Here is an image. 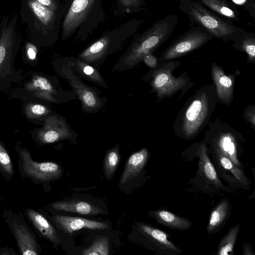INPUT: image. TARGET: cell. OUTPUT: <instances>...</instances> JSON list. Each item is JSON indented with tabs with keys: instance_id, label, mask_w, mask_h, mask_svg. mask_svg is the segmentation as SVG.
<instances>
[{
	"instance_id": "6da1fadb",
	"label": "cell",
	"mask_w": 255,
	"mask_h": 255,
	"mask_svg": "<svg viewBox=\"0 0 255 255\" xmlns=\"http://www.w3.org/2000/svg\"><path fill=\"white\" fill-rule=\"evenodd\" d=\"M217 102L214 85L202 86L177 114L173 125L174 134L186 140L196 137L210 121Z\"/></svg>"
},
{
	"instance_id": "7a4b0ae2",
	"label": "cell",
	"mask_w": 255,
	"mask_h": 255,
	"mask_svg": "<svg viewBox=\"0 0 255 255\" xmlns=\"http://www.w3.org/2000/svg\"><path fill=\"white\" fill-rule=\"evenodd\" d=\"M178 23V18L174 14H168L153 23L137 37L123 57L122 66L133 67L142 61L145 55L153 53L168 39Z\"/></svg>"
},
{
	"instance_id": "3957f363",
	"label": "cell",
	"mask_w": 255,
	"mask_h": 255,
	"mask_svg": "<svg viewBox=\"0 0 255 255\" xmlns=\"http://www.w3.org/2000/svg\"><path fill=\"white\" fill-rule=\"evenodd\" d=\"M179 8L190 21L205 29L213 37L223 41H234L245 30L211 11L198 0H180Z\"/></svg>"
},
{
	"instance_id": "277c9868",
	"label": "cell",
	"mask_w": 255,
	"mask_h": 255,
	"mask_svg": "<svg viewBox=\"0 0 255 255\" xmlns=\"http://www.w3.org/2000/svg\"><path fill=\"white\" fill-rule=\"evenodd\" d=\"M181 64L179 61L174 60L159 62L155 68H150L147 73L146 79L156 93L157 103L172 97L179 91L181 94L177 100H180L193 87L194 83L187 71L178 77L173 76V71Z\"/></svg>"
},
{
	"instance_id": "5b68a950",
	"label": "cell",
	"mask_w": 255,
	"mask_h": 255,
	"mask_svg": "<svg viewBox=\"0 0 255 255\" xmlns=\"http://www.w3.org/2000/svg\"><path fill=\"white\" fill-rule=\"evenodd\" d=\"M16 16L9 21L3 17L0 29V92L6 90L21 78L20 71H16L14 63L20 43L16 30Z\"/></svg>"
},
{
	"instance_id": "8992f818",
	"label": "cell",
	"mask_w": 255,
	"mask_h": 255,
	"mask_svg": "<svg viewBox=\"0 0 255 255\" xmlns=\"http://www.w3.org/2000/svg\"><path fill=\"white\" fill-rule=\"evenodd\" d=\"M204 141L210 147L229 158L234 164L243 168L239 155L245 142L243 135L226 122L218 118L209 121Z\"/></svg>"
},
{
	"instance_id": "52a82bcc",
	"label": "cell",
	"mask_w": 255,
	"mask_h": 255,
	"mask_svg": "<svg viewBox=\"0 0 255 255\" xmlns=\"http://www.w3.org/2000/svg\"><path fill=\"white\" fill-rule=\"evenodd\" d=\"M15 150L18 155V171L23 179H29L36 185H44L62 176L63 169L59 164L34 160L30 151L20 141L16 142Z\"/></svg>"
},
{
	"instance_id": "ba28073f",
	"label": "cell",
	"mask_w": 255,
	"mask_h": 255,
	"mask_svg": "<svg viewBox=\"0 0 255 255\" xmlns=\"http://www.w3.org/2000/svg\"><path fill=\"white\" fill-rule=\"evenodd\" d=\"M2 216L15 239L20 254L38 255L41 250L34 232L20 212L4 209Z\"/></svg>"
},
{
	"instance_id": "9c48e42d",
	"label": "cell",
	"mask_w": 255,
	"mask_h": 255,
	"mask_svg": "<svg viewBox=\"0 0 255 255\" xmlns=\"http://www.w3.org/2000/svg\"><path fill=\"white\" fill-rule=\"evenodd\" d=\"M213 36L199 26L193 27L174 40L161 55L158 62L173 60L188 54L211 40Z\"/></svg>"
},
{
	"instance_id": "30bf717a",
	"label": "cell",
	"mask_w": 255,
	"mask_h": 255,
	"mask_svg": "<svg viewBox=\"0 0 255 255\" xmlns=\"http://www.w3.org/2000/svg\"><path fill=\"white\" fill-rule=\"evenodd\" d=\"M71 136L68 126L61 118L48 115L45 119L43 127L32 135V138L37 144L43 145L69 138Z\"/></svg>"
},
{
	"instance_id": "8fae6325",
	"label": "cell",
	"mask_w": 255,
	"mask_h": 255,
	"mask_svg": "<svg viewBox=\"0 0 255 255\" xmlns=\"http://www.w3.org/2000/svg\"><path fill=\"white\" fill-rule=\"evenodd\" d=\"M239 70L227 74L221 67L215 62L211 65V76L215 87L217 102L226 106L231 104L234 99L236 76Z\"/></svg>"
},
{
	"instance_id": "7c38bea8",
	"label": "cell",
	"mask_w": 255,
	"mask_h": 255,
	"mask_svg": "<svg viewBox=\"0 0 255 255\" xmlns=\"http://www.w3.org/2000/svg\"><path fill=\"white\" fill-rule=\"evenodd\" d=\"M95 0H74L62 24V37L70 36L86 20Z\"/></svg>"
},
{
	"instance_id": "4fadbf2b",
	"label": "cell",
	"mask_w": 255,
	"mask_h": 255,
	"mask_svg": "<svg viewBox=\"0 0 255 255\" xmlns=\"http://www.w3.org/2000/svg\"><path fill=\"white\" fill-rule=\"evenodd\" d=\"M51 219L57 228L67 234L82 229L105 230L109 228L108 225L106 223L80 217L55 215Z\"/></svg>"
},
{
	"instance_id": "5bb4252c",
	"label": "cell",
	"mask_w": 255,
	"mask_h": 255,
	"mask_svg": "<svg viewBox=\"0 0 255 255\" xmlns=\"http://www.w3.org/2000/svg\"><path fill=\"white\" fill-rule=\"evenodd\" d=\"M66 76L71 86L77 94L83 110L87 112H94L102 107L103 102L94 90L72 73H66Z\"/></svg>"
},
{
	"instance_id": "9a60e30c",
	"label": "cell",
	"mask_w": 255,
	"mask_h": 255,
	"mask_svg": "<svg viewBox=\"0 0 255 255\" xmlns=\"http://www.w3.org/2000/svg\"><path fill=\"white\" fill-rule=\"evenodd\" d=\"M24 89L34 97L56 103L57 95L49 79L40 74H34L24 86Z\"/></svg>"
},
{
	"instance_id": "2e32d148",
	"label": "cell",
	"mask_w": 255,
	"mask_h": 255,
	"mask_svg": "<svg viewBox=\"0 0 255 255\" xmlns=\"http://www.w3.org/2000/svg\"><path fill=\"white\" fill-rule=\"evenodd\" d=\"M24 216L32 225L36 232L53 245L60 243V237L51 223L40 212L31 208H26Z\"/></svg>"
},
{
	"instance_id": "e0dca14e",
	"label": "cell",
	"mask_w": 255,
	"mask_h": 255,
	"mask_svg": "<svg viewBox=\"0 0 255 255\" xmlns=\"http://www.w3.org/2000/svg\"><path fill=\"white\" fill-rule=\"evenodd\" d=\"M192 146L195 149V153L199 157V167L207 181L222 190H227L218 177L215 167L211 162L208 154L209 148L204 140L195 143Z\"/></svg>"
},
{
	"instance_id": "ac0fdd59",
	"label": "cell",
	"mask_w": 255,
	"mask_h": 255,
	"mask_svg": "<svg viewBox=\"0 0 255 255\" xmlns=\"http://www.w3.org/2000/svg\"><path fill=\"white\" fill-rule=\"evenodd\" d=\"M140 231L161 250L166 253L180 254L182 250L177 247L168 238V235L164 231L144 223H138Z\"/></svg>"
},
{
	"instance_id": "d6986e66",
	"label": "cell",
	"mask_w": 255,
	"mask_h": 255,
	"mask_svg": "<svg viewBox=\"0 0 255 255\" xmlns=\"http://www.w3.org/2000/svg\"><path fill=\"white\" fill-rule=\"evenodd\" d=\"M148 155V149L145 147L133 153L126 164L120 183L124 184L136 177L145 166Z\"/></svg>"
},
{
	"instance_id": "ffe728a7",
	"label": "cell",
	"mask_w": 255,
	"mask_h": 255,
	"mask_svg": "<svg viewBox=\"0 0 255 255\" xmlns=\"http://www.w3.org/2000/svg\"><path fill=\"white\" fill-rule=\"evenodd\" d=\"M149 215L159 224L173 230H187L192 225L190 221L186 218L164 209L151 211Z\"/></svg>"
},
{
	"instance_id": "44dd1931",
	"label": "cell",
	"mask_w": 255,
	"mask_h": 255,
	"mask_svg": "<svg viewBox=\"0 0 255 255\" xmlns=\"http://www.w3.org/2000/svg\"><path fill=\"white\" fill-rule=\"evenodd\" d=\"M209 151L218 162L219 167L224 171L231 173L242 188L249 189L252 182L245 175L243 169L237 166L229 158L221 154L216 150L210 147Z\"/></svg>"
},
{
	"instance_id": "7402d4cb",
	"label": "cell",
	"mask_w": 255,
	"mask_h": 255,
	"mask_svg": "<svg viewBox=\"0 0 255 255\" xmlns=\"http://www.w3.org/2000/svg\"><path fill=\"white\" fill-rule=\"evenodd\" d=\"M51 207L55 210L86 215H95L103 212L99 207L81 201H56L51 204Z\"/></svg>"
},
{
	"instance_id": "603a6c76",
	"label": "cell",
	"mask_w": 255,
	"mask_h": 255,
	"mask_svg": "<svg viewBox=\"0 0 255 255\" xmlns=\"http://www.w3.org/2000/svg\"><path fill=\"white\" fill-rule=\"evenodd\" d=\"M208 9L232 21L240 20V13L236 5L226 0H197Z\"/></svg>"
},
{
	"instance_id": "cb8c5ba5",
	"label": "cell",
	"mask_w": 255,
	"mask_h": 255,
	"mask_svg": "<svg viewBox=\"0 0 255 255\" xmlns=\"http://www.w3.org/2000/svg\"><path fill=\"white\" fill-rule=\"evenodd\" d=\"M231 207L227 199H222L213 209L210 214L209 223L207 227L208 234L218 232L228 220L231 213Z\"/></svg>"
},
{
	"instance_id": "d4e9b609",
	"label": "cell",
	"mask_w": 255,
	"mask_h": 255,
	"mask_svg": "<svg viewBox=\"0 0 255 255\" xmlns=\"http://www.w3.org/2000/svg\"><path fill=\"white\" fill-rule=\"evenodd\" d=\"M232 46L247 55V62L255 64V33L244 31L234 41Z\"/></svg>"
},
{
	"instance_id": "484cf974",
	"label": "cell",
	"mask_w": 255,
	"mask_h": 255,
	"mask_svg": "<svg viewBox=\"0 0 255 255\" xmlns=\"http://www.w3.org/2000/svg\"><path fill=\"white\" fill-rule=\"evenodd\" d=\"M110 43L109 36L101 37L80 54V59L86 63L99 60L107 52Z\"/></svg>"
},
{
	"instance_id": "4316f807",
	"label": "cell",
	"mask_w": 255,
	"mask_h": 255,
	"mask_svg": "<svg viewBox=\"0 0 255 255\" xmlns=\"http://www.w3.org/2000/svg\"><path fill=\"white\" fill-rule=\"evenodd\" d=\"M240 229V224L231 227L220 241L216 253L217 255H231L234 254V248Z\"/></svg>"
},
{
	"instance_id": "83f0119b",
	"label": "cell",
	"mask_w": 255,
	"mask_h": 255,
	"mask_svg": "<svg viewBox=\"0 0 255 255\" xmlns=\"http://www.w3.org/2000/svg\"><path fill=\"white\" fill-rule=\"evenodd\" d=\"M121 159L119 144L108 150L105 155L104 162V170L107 180L112 178L119 165Z\"/></svg>"
},
{
	"instance_id": "f1b7e54d",
	"label": "cell",
	"mask_w": 255,
	"mask_h": 255,
	"mask_svg": "<svg viewBox=\"0 0 255 255\" xmlns=\"http://www.w3.org/2000/svg\"><path fill=\"white\" fill-rule=\"evenodd\" d=\"M0 173L7 181H11L14 174L12 159L1 141H0Z\"/></svg>"
},
{
	"instance_id": "f546056e",
	"label": "cell",
	"mask_w": 255,
	"mask_h": 255,
	"mask_svg": "<svg viewBox=\"0 0 255 255\" xmlns=\"http://www.w3.org/2000/svg\"><path fill=\"white\" fill-rule=\"evenodd\" d=\"M28 5L33 13L44 25H47L55 18L54 11L34 0H29Z\"/></svg>"
},
{
	"instance_id": "4dcf8cb0",
	"label": "cell",
	"mask_w": 255,
	"mask_h": 255,
	"mask_svg": "<svg viewBox=\"0 0 255 255\" xmlns=\"http://www.w3.org/2000/svg\"><path fill=\"white\" fill-rule=\"evenodd\" d=\"M75 65L78 71L84 77L101 86L107 87L102 76L95 68L80 60L75 61Z\"/></svg>"
},
{
	"instance_id": "1f68e13d",
	"label": "cell",
	"mask_w": 255,
	"mask_h": 255,
	"mask_svg": "<svg viewBox=\"0 0 255 255\" xmlns=\"http://www.w3.org/2000/svg\"><path fill=\"white\" fill-rule=\"evenodd\" d=\"M83 255H108L109 240L107 237H102L96 240L88 248L81 251Z\"/></svg>"
},
{
	"instance_id": "d6a6232c",
	"label": "cell",
	"mask_w": 255,
	"mask_h": 255,
	"mask_svg": "<svg viewBox=\"0 0 255 255\" xmlns=\"http://www.w3.org/2000/svg\"><path fill=\"white\" fill-rule=\"evenodd\" d=\"M24 111L26 117L29 119H38L47 117L50 110L45 106L29 103L24 106Z\"/></svg>"
},
{
	"instance_id": "836d02e7",
	"label": "cell",
	"mask_w": 255,
	"mask_h": 255,
	"mask_svg": "<svg viewBox=\"0 0 255 255\" xmlns=\"http://www.w3.org/2000/svg\"><path fill=\"white\" fill-rule=\"evenodd\" d=\"M244 119L255 130V105H249L245 108L243 113Z\"/></svg>"
},
{
	"instance_id": "e575fe53",
	"label": "cell",
	"mask_w": 255,
	"mask_h": 255,
	"mask_svg": "<svg viewBox=\"0 0 255 255\" xmlns=\"http://www.w3.org/2000/svg\"><path fill=\"white\" fill-rule=\"evenodd\" d=\"M26 55L29 61H34L36 58L37 49L36 47L30 43H27L25 46Z\"/></svg>"
},
{
	"instance_id": "d590c367",
	"label": "cell",
	"mask_w": 255,
	"mask_h": 255,
	"mask_svg": "<svg viewBox=\"0 0 255 255\" xmlns=\"http://www.w3.org/2000/svg\"><path fill=\"white\" fill-rule=\"evenodd\" d=\"M142 61L151 69L155 68L159 63L157 58L151 53L145 55L143 57Z\"/></svg>"
},
{
	"instance_id": "8d00e7d4",
	"label": "cell",
	"mask_w": 255,
	"mask_h": 255,
	"mask_svg": "<svg viewBox=\"0 0 255 255\" xmlns=\"http://www.w3.org/2000/svg\"><path fill=\"white\" fill-rule=\"evenodd\" d=\"M36 0L41 4L46 6L49 8L53 11H56L57 10V5L55 0Z\"/></svg>"
},
{
	"instance_id": "74e56055",
	"label": "cell",
	"mask_w": 255,
	"mask_h": 255,
	"mask_svg": "<svg viewBox=\"0 0 255 255\" xmlns=\"http://www.w3.org/2000/svg\"><path fill=\"white\" fill-rule=\"evenodd\" d=\"M120 3L127 7L137 6L141 4L143 0H119Z\"/></svg>"
},
{
	"instance_id": "f35d334b",
	"label": "cell",
	"mask_w": 255,
	"mask_h": 255,
	"mask_svg": "<svg viewBox=\"0 0 255 255\" xmlns=\"http://www.w3.org/2000/svg\"><path fill=\"white\" fill-rule=\"evenodd\" d=\"M16 253L11 248L4 247L0 249V255H15Z\"/></svg>"
},
{
	"instance_id": "ab89813d",
	"label": "cell",
	"mask_w": 255,
	"mask_h": 255,
	"mask_svg": "<svg viewBox=\"0 0 255 255\" xmlns=\"http://www.w3.org/2000/svg\"><path fill=\"white\" fill-rule=\"evenodd\" d=\"M247 246L244 245V255H255V254L253 252L252 249L250 247L248 246V244H246Z\"/></svg>"
},
{
	"instance_id": "60d3db41",
	"label": "cell",
	"mask_w": 255,
	"mask_h": 255,
	"mask_svg": "<svg viewBox=\"0 0 255 255\" xmlns=\"http://www.w3.org/2000/svg\"><path fill=\"white\" fill-rule=\"evenodd\" d=\"M232 0L235 3L237 4L243 5L244 6V7H245L246 6V5L247 4V3H248V2L249 1H251V0Z\"/></svg>"
},
{
	"instance_id": "b9f144b4",
	"label": "cell",
	"mask_w": 255,
	"mask_h": 255,
	"mask_svg": "<svg viewBox=\"0 0 255 255\" xmlns=\"http://www.w3.org/2000/svg\"></svg>"
},
{
	"instance_id": "7bdbcfd3",
	"label": "cell",
	"mask_w": 255,
	"mask_h": 255,
	"mask_svg": "<svg viewBox=\"0 0 255 255\" xmlns=\"http://www.w3.org/2000/svg\"></svg>"
}]
</instances>
